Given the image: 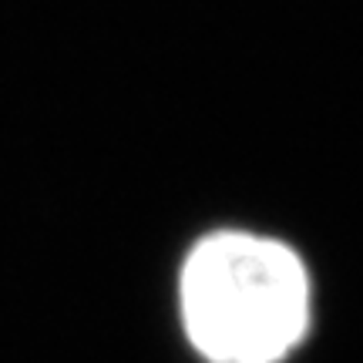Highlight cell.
<instances>
[{"mask_svg": "<svg viewBox=\"0 0 363 363\" xmlns=\"http://www.w3.org/2000/svg\"><path fill=\"white\" fill-rule=\"evenodd\" d=\"M313 316L306 262L279 239L216 233L182 269V320L212 363H279Z\"/></svg>", "mask_w": 363, "mask_h": 363, "instance_id": "obj_1", "label": "cell"}]
</instances>
